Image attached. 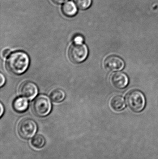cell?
Listing matches in <instances>:
<instances>
[{
	"mask_svg": "<svg viewBox=\"0 0 158 159\" xmlns=\"http://www.w3.org/2000/svg\"><path fill=\"white\" fill-rule=\"evenodd\" d=\"M29 64V58L26 53L22 51L12 53L7 58L6 67L7 70L15 75H20L25 72Z\"/></svg>",
	"mask_w": 158,
	"mask_h": 159,
	"instance_id": "cell-1",
	"label": "cell"
},
{
	"mask_svg": "<svg viewBox=\"0 0 158 159\" xmlns=\"http://www.w3.org/2000/svg\"><path fill=\"white\" fill-rule=\"evenodd\" d=\"M126 99L130 109L135 113H140L145 107V97L143 93L138 90L130 91L126 95Z\"/></svg>",
	"mask_w": 158,
	"mask_h": 159,
	"instance_id": "cell-2",
	"label": "cell"
},
{
	"mask_svg": "<svg viewBox=\"0 0 158 159\" xmlns=\"http://www.w3.org/2000/svg\"><path fill=\"white\" fill-rule=\"evenodd\" d=\"M32 111L36 116L44 117L51 112L52 105L49 98L44 95L38 96L32 103Z\"/></svg>",
	"mask_w": 158,
	"mask_h": 159,
	"instance_id": "cell-3",
	"label": "cell"
},
{
	"mask_svg": "<svg viewBox=\"0 0 158 159\" xmlns=\"http://www.w3.org/2000/svg\"><path fill=\"white\" fill-rule=\"evenodd\" d=\"M88 54V48L82 43H74L69 48V58L73 63H80L84 61Z\"/></svg>",
	"mask_w": 158,
	"mask_h": 159,
	"instance_id": "cell-4",
	"label": "cell"
},
{
	"mask_svg": "<svg viewBox=\"0 0 158 159\" xmlns=\"http://www.w3.org/2000/svg\"><path fill=\"white\" fill-rule=\"evenodd\" d=\"M37 123L32 119L24 118L20 120L18 126V132L24 139H29L34 136L37 132Z\"/></svg>",
	"mask_w": 158,
	"mask_h": 159,
	"instance_id": "cell-5",
	"label": "cell"
},
{
	"mask_svg": "<svg viewBox=\"0 0 158 159\" xmlns=\"http://www.w3.org/2000/svg\"><path fill=\"white\" fill-rule=\"evenodd\" d=\"M105 69L109 71H117L122 70L125 67L124 61L115 55L109 56L104 61Z\"/></svg>",
	"mask_w": 158,
	"mask_h": 159,
	"instance_id": "cell-6",
	"label": "cell"
},
{
	"mask_svg": "<svg viewBox=\"0 0 158 159\" xmlns=\"http://www.w3.org/2000/svg\"><path fill=\"white\" fill-rule=\"evenodd\" d=\"M20 95L29 100L33 99L38 93V88L33 82L26 81L22 82L19 88Z\"/></svg>",
	"mask_w": 158,
	"mask_h": 159,
	"instance_id": "cell-7",
	"label": "cell"
},
{
	"mask_svg": "<svg viewBox=\"0 0 158 159\" xmlns=\"http://www.w3.org/2000/svg\"><path fill=\"white\" fill-rule=\"evenodd\" d=\"M110 82L115 88L122 89L127 87L129 83L128 76L121 72L115 73L110 77Z\"/></svg>",
	"mask_w": 158,
	"mask_h": 159,
	"instance_id": "cell-8",
	"label": "cell"
},
{
	"mask_svg": "<svg viewBox=\"0 0 158 159\" xmlns=\"http://www.w3.org/2000/svg\"><path fill=\"white\" fill-rule=\"evenodd\" d=\"M110 105L111 108L116 112H120L126 107L124 98L121 95L114 96L110 100Z\"/></svg>",
	"mask_w": 158,
	"mask_h": 159,
	"instance_id": "cell-9",
	"label": "cell"
},
{
	"mask_svg": "<svg viewBox=\"0 0 158 159\" xmlns=\"http://www.w3.org/2000/svg\"><path fill=\"white\" fill-rule=\"evenodd\" d=\"M61 10L63 14L68 17L74 16L78 12V8L76 5L71 1H69L64 4Z\"/></svg>",
	"mask_w": 158,
	"mask_h": 159,
	"instance_id": "cell-10",
	"label": "cell"
},
{
	"mask_svg": "<svg viewBox=\"0 0 158 159\" xmlns=\"http://www.w3.org/2000/svg\"><path fill=\"white\" fill-rule=\"evenodd\" d=\"M28 103L26 98L23 97H19L16 98L13 102V108L15 111L19 113L24 112L27 110Z\"/></svg>",
	"mask_w": 158,
	"mask_h": 159,
	"instance_id": "cell-11",
	"label": "cell"
},
{
	"mask_svg": "<svg viewBox=\"0 0 158 159\" xmlns=\"http://www.w3.org/2000/svg\"><path fill=\"white\" fill-rule=\"evenodd\" d=\"M65 92L61 89H55L50 93V97L51 100L55 102H60L65 98Z\"/></svg>",
	"mask_w": 158,
	"mask_h": 159,
	"instance_id": "cell-12",
	"label": "cell"
},
{
	"mask_svg": "<svg viewBox=\"0 0 158 159\" xmlns=\"http://www.w3.org/2000/svg\"><path fill=\"white\" fill-rule=\"evenodd\" d=\"M31 144L36 149H41L45 145V138L41 134H37L32 139Z\"/></svg>",
	"mask_w": 158,
	"mask_h": 159,
	"instance_id": "cell-13",
	"label": "cell"
},
{
	"mask_svg": "<svg viewBox=\"0 0 158 159\" xmlns=\"http://www.w3.org/2000/svg\"><path fill=\"white\" fill-rule=\"evenodd\" d=\"M76 5L81 10L88 9L92 4V0H74Z\"/></svg>",
	"mask_w": 158,
	"mask_h": 159,
	"instance_id": "cell-14",
	"label": "cell"
},
{
	"mask_svg": "<svg viewBox=\"0 0 158 159\" xmlns=\"http://www.w3.org/2000/svg\"><path fill=\"white\" fill-rule=\"evenodd\" d=\"M73 41L75 43H82L83 41V38L81 35H77L75 36Z\"/></svg>",
	"mask_w": 158,
	"mask_h": 159,
	"instance_id": "cell-15",
	"label": "cell"
},
{
	"mask_svg": "<svg viewBox=\"0 0 158 159\" xmlns=\"http://www.w3.org/2000/svg\"><path fill=\"white\" fill-rule=\"evenodd\" d=\"M10 51L9 49H6L4 50L2 52V56L4 57H7L10 54Z\"/></svg>",
	"mask_w": 158,
	"mask_h": 159,
	"instance_id": "cell-16",
	"label": "cell"
},
{
	"mask_svg": "<svg viewBox=\"0 0 158 159\" xmlns=\"http://www.w3.org/2000/svg\"><path fill=\"white\" fill-rule=\"evenodd\" d=\"M52 2L57 4H61L66 2L68 0H52Z\"/></svg>",
	"mask_w": 158,
	"mask_h": 159,
	"instance_id": "cell-17",
	"label": "cell"
},
{
	"mask_svg": "<svg viewBox=\"0 0 158 159\" xmlns=\"http://www.w3.org/2000/svg\"><path fill=\"white\" fill-rule=\"evenodd\" d=\"M1 87H2L4 84L5 81V79L4 76L2 74H1Z\"/></svg>",
	"mask_w": 158,
	"mask_h": 159,
	"instance_id": "cell-18",
	"label": "cell"
},
{
	"mask_svg": "<svg viewBox=\"0 0 158 159\" xmlns=\"http://www.w3.org/2000/svg\"><path fill=\"white\" fill-rule=\"evenodd\" d=\"M4 111V108L3 107L2 105V104H1V113H0V116H2V115Z\"/></svg>",
	"mask_w": 158,
	"mask_h": 159,
	"instance_id": "cell-19",
	"label": "cell"
}]
</instances>
